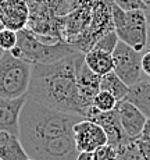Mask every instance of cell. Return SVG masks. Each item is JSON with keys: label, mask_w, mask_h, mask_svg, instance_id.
Instances as JSON below:
<instances>
[{"label": "cell", "mask_w": 150, "mask_h": 160, "mask_svg": "<svg viewBox=\"0 0 150 160\" xmlns=\"http://www.w3.org/2000/svg\"><path fill=\"white\" fill-rule=\"evenodd\" d=\"M79 114L51 109L28 96L20 116V139L25 152L35 160H75L78 149L74 125Z\"/></svg>", "instance_id": "cell-1"}, {"label": "cell", "mask_w": 150, "mask_h": 160, "mask_svg": "<svg viewBox=\"0 0 150 160\" xmlns=\"http://www.w3.org/2000/svg\"><path fill=\"white\" fill-rule=\"evenodd\" d=\"M82 52L47 64H32L28 96L51 109L74 113L85 118L84 106L76 84V61Z\"/></svg>", "instance_id": "cell-2"}, {"label": "cell", "mask_w": 150, "mask_h": 160, "mask_svg": "<svg viewBox=\"0 0 150 160\" xmlns=\"http://www.w3.org/2000/svg\"><path fill=\"white\" fill-rule=\"evenodd\" d=\"M114 31L118 39L138 52H145L148 45V22L145 10L125 11L111 3Z\"/></svg>", "instance_id": "cell-3"}, {"label": "cell", "mask_w": 150, "mask_h": 160, "mask_svg": "<svg viewBox=\"0 0 150 160\" xmlns=\"http://www.w3.org/2000/svg\"><path fill=\"white\" fill-rule=\"evenodd\" d=\"M32 64L4 52L0 58V98H20L28 93Z\"/></svg>", "instance_id": "cell-4"}, {"label": "cell", "mask_w": 150, "mask_h": 160, "mask_svg": "<svg viewBox=\"0 0 150 160\" xmlns=\"http://www.w3.org/2000/svg\"><path fill=\"white\" fill-rule=\"evenodd\" d=\"M17 46L21 50V58L27 60L31 64L54 63L76 52L75 48H72L65 42H60L56 45H46L39 41L29 28L18 31Z\"/></svg>", "instance_id": "cell-5"}, {"label": "cell", "mask_w": 150, "mask_h": 160, "mask_svg": "<svg viewBox=\"0 0 150 160\" xmlns=\"http://www.w3.org/2000/svg\"><path fill=\"white\" fill-rule=\"evenodd\" d=\"M142 54L143 52H138L121 41L117 43L113 52L114 72L129 88L148 77L142 70Z\"/></svg>", "instance_id": "cell-6"}, {"label": "cell", "mask_w": 150, "mask_h": 160, "mask_svg": "<svg viewBox=\"0 0 150 160\" xmlns=\"http://www.w3.org/2000/svg\"><path fill=\"white\" fill-rule=\"evenodd\" d=\"M85 118L97 122L106 132L107 143L114 146L115 149L120 148L121 145H124V143L132 141L127 137L124 128H122L117 107H115L114 110H111V112H99L97 109H94V107L92 106L90 109L88 110Z\"/></svg>", "instance_id": "cell-7"}, {"label": "cell", "mask_w": 150, "mask_h": 160, "mask_svg": "<svg viewBox=\"0 0 150 160\" xmlns=\"http://www.w3.org/2000/svg\"><path fill=\"white\" fill-rule=\"evenodd\" d=\"M74 141L78 152H94L107 143V135L97 122L82 118L74 125Z\"/></svg>", "instance_id": "cell-8"}, {"label": "cell", "mask_w": 150, "mask_h": 160, "mask_svg": "<svg viewBox=\"0 0 150 160\" xmlns=\"http://www.w3.org/2000/svg\"><path fill=\"white\" fill-rule=\"evenodd\" d=\"M102 77L94 74L85 63V53H81L76 61V84L84 106L88 110L92 107V102L96 93L100 91Z\"/></svg>", "instance_id": "cell-9"}, {"label": "cell", "mask_w": 150, "mask_h": 160, "mask_svg": "<svg viewBox=\"0 0 150 160\" xmlns=\"http://www.w3.org/2000/svg\"><path fill=\"white\" fill-rule=\"evenodd\" d=\"M28 93L20 98H0V131H7L20 137V116Z\"/></svg>", "instance_id": "cell-10"}, {"label": "cell", "mask_w": 150, "mask_h": 160, "mask_svg": "<svg viewBox=\"0 0 150 160\" xmlns=\"http://www.w3.org/2000/svg\"><path fill=\"white\" fill-rule=\"evenodd\" d=\"M117 109H118V116H120L121 125L124 128L127 137L132 141L139 139L148 117L143 114L135 104L131 103L127 99L118 103Z\"/></svg>", "instance_id": "cell-11"}, {"label": "cell", "mask_w": 150, "mask_h": 160, "mask_svg": "<svg viewBox=\"0 0 150 160\" xmlns=\"http://www.w3.org/2000/svg\"><path fill=\"white\" fill-rule=\"evenodd\" d=\"M0 18L4 28L21 31L28 27L29 7L27 0H8L6 4L0 6Z\"/></svg>", "instance_id": "cell-12"}, {"label": "cell", "mask_w": 150, "mask_h": 160, "mask_svg": "<svg viewBox=\"0 0 150 160\" xmlns=\"http://www.w3.org/2000/svg\"><path fill=\"white\" fill-rule=\"evenodd\" d=\"M25 152L18 135L7 131H0V159L2 160H27Z\"/></svg>", "instance_id": "cell-13"}, {"label": "cell", "mask_w": 150, "mask_h": 160, "mask_svg": "<svg viewBox=\"0 0 150 160\" xmlns=\"http://www.w3.org/2000/svg\"><path fill=\"white\" fill-rule=\"evenodd\" d=\"M85 63L92 71L100 77L114 71L113 53H107L104 50H99V49L88 50L85 53Z\"/></svg>", "instance_id": "cell-14"}, {"label": "cell", "mask_w": 150, "mask_h": 160, "mask_svg": "<svg viewBox=\"0 0 150 160\" xmlns=\"http://www.w3.org/2000/svg\"><path fill=\"white\" fill-rule=\"evenodd\" d=\"M127 100L133 103L148 118H150V77H145L140 82L129 88Z\"/></svg>", "instance_id": "cell-15"}, {"label": "cell", "mask_w": 150, "mask_h": 160, "mask_svg": "<svg viewBox=\"0 0 150 160\" xmlns=\"http://www.w3.org/2000/svg\"><path fill=\"white\" fill-rule=\"evenodd\" d=\"M100 89L110 92L118 100V103L127 99L128 93H129V87L114 71L102 77V79H100Z\"/></svg>", "instance_id": "cell-16"}, {"label": "cell", "mask_w": 150, "mask_h": 160, "mask_svg": "<svg viewBox=\"0 0 150 160\" xmlns=\"http://www.w3.org/2000/svg\"><path fill=\"white\" fill-rule=\"evenodd\" d=\"M117 160H145L138 139L129 141L117 148Z\"/></svg>", "instance_id": "cell-17"}, {"label": "cell", "mask_w": 150, "mask_h": 160, "mask_svg": "<svg viewBox=\"0 0 150 160\" xmlns=\"http://www.w3.org/2000/svg\"><path fill=\"white\" fill-rule=\"evenodd\" d=\"M92 106L94 109H97L99 112H111V110H114L118 106V100L110 92L100 89L96 93V96L93 98Z\"/></svg>", "instance_id": "cell-18"}, {"label": "cell", "mask_w": 150, "mask_h": 160, "mask_svg": "<svg viewBox=\"0 0 150 160\" xmlns=\"http://www.w3.org/2000/svg\"><path fill=\"white\" fill-rule=\"evenodd\" d=\"M118 42H120V39H118L115 31H110L106 35H103L102 38L93 45L92 49H99V50H104L107 53H113Z\"/></svg>", "instance_id": "cell-19"}, {"label": "cell", "mask_w": 150, "mask_h": 160, "mask_svg": "<svg viewBox=\"0 0 150 160\" xmlns=\"http://www.w3.org/2000/svg\"><path fill=\"white\" fill-rule=\"evenodd\" d=\"M18 43V32L8 28L0 31V48L6 52H10Z\"/></svg>", "instance_id": "cell-20"}, {"label": "cell", "mask_w": 150, "mask_h": 160, "mask_svg": "<svg viewBox=\"0 0 150 160\" xmlns=\"http://www.w3.org/2000/svg\"><path fill=\"white\" fill-rule=\"evenodd\" d=\"M93 160H117V149L106 143L93 152Z\"/></svg>", "instance_id": "cell-21"}, {"label": "cell", "mask_w": 150, "mask_h": 160, "mask_svg": "<svg viewBox=\"0 0 150 160\" xmlns=\"http://www.w3.org/2000/svg\"><path fill=\"white\" fill-rule=\"evenodd\" d=\"M114 4H117L120 8L125 11L132 10H146V6L142 0H113Z\"/></svg>", "instance_id": "cell-22"}, {"label": "cell", "mask_w": 150, "mask_h": 160, "mask_svg": "<svg viewBox=\"0 0 150 160\" xmlns=\"http://www.w3.org/2000/svg\"><path fill=\"white\" fill-rule=\"evenodd\" d=\"M142 70L145 75L150 77V49H146L142 54Z\"/></svg>", "instance_id": "cell-23"}, {"label": "cell", "mask_w": 150, "mask_h": 160, "mask_svg": "<svg viewBox=\"0 0 150 160\" xmlns=\"http://www.w3.org/2000/svg\"><path fill=\"white\" fill-rule=\"evenodd\" d=\"M138 142H139L140 150H142L145 160H150V143L145 142V141H142V139H138Z\"/></svg>", "instance_id": "cell-24"}, {"label": "cell", "mask_w": 150, "mask_h": 160, "mask_svg": "<svg viewBox=\"0 0 150 160\" xmlns=\"http://www.w3.org/2000/svg\"><path fill=\"white\" fill-rule=\"evenodd\" d=\"M139 139L150 143V118L146 120V124H145V127H143V131H142V134H140Z\"/></svg>", "instance_id": "cell-25"}, {"label": "cell", "mask_w": 150, "mask_h": 160, "mask_svg": "<svg viewBox=\"0 0 150 160\" xmlns=\"http://www.w3.org/2000/svg\"><path fill=\"white\" fill-rule=\"evenodd\" d=\"M75 160H93V152H79Z\"/></svg>", "instance_id": "cell-26"}, {"label": "cell", "mask_w": 150, "mask_h": 160, "mask_svg": "<svg viewBox=\"0 0 150 160\" xmlns=\"http://www.w3.org/2000/svg\"><path fill=\"white\" fill-rule=\"evenodd\" d=\"M146 13V22H148V45L146 49H150V10H145Z\"/></svg>", "instance_id": "cell-27"}, {"label": "cell", "mask_w": 150, "mask_h": 160, "mask_svg": "<svg viewBox=\"0 0 150 160\" xmlns=\"http://www.w3.org/2000/svg\"><path fill=\"white\" fill-rule=\"evenodd\" d=\"M143 3H145V6H146V10H150V0H142Z\"/></svg>", "instance_id": "cell-28"}, {"label": "cell", "mask_w": 150, "mask_h": 160, "mask_svg": "<svg viewBox=\"0 0 150 160\" xmlns=\"http://www.w3.org/2000/svg\"><path fill=\"white\" fill-rule=\"evenodd\" d=\"M4 52H6V50H3V49H2V48H0V58H2V57H3V54H4Z\"/></svg>", "instance_id": "cell-29"}, {"label": "cell", "mask_w": 150, "mask_h": 160, "mask_svg": "<svg viewBox=\"0 0 150 160\" xmlns=\"http://www.w3.org/2000/svg\"><path fill=\"white\" fill-rule=\"evenodd\" d=\"M3 28H4V25H3V21H2V18H0V31H2Z\"/></svg>", "instance_id": "cell-30"}, {"label": "cell", "mask_w": 150, "mask_h": 160, "mask_svg": "<svg viewBox=\"0 0 150 160\" xmlns=\"http://www.w3.org/2000/svg\"><path fill=\"white\" fill-rule=\"evenodd\" d=\"M8 0H0V6H3V4H6Z\"/></svg>", "instance_id": "cell-31"}, {"label": "cell", "mask_w": 150, "mask_h": 160, "mask_svg": "<svg viewBox=\"0 0 150 160\" xmlns=\"http://www.w3.org/2000/svg\"><path fill=\"white\" fill-rule=\"evenodd\" d=\"M27 160H35V159H31V158H28V159H27Z\"/></svg>", "instance_id": "cell-32"}, {"label": "cell", "mask_w": 150, "mask_h": 160, "mask_svg": "<svg viewBox=\"0 0 150 160\" xmlns=\"http://www.w3.org/2000/svg\"><path fill=\"white\" fill-rule=\"evenodd\" d=\"M0 160H2V159H0Z\"/></svg>", "instance_id": "cell-33"}]
</instances>
